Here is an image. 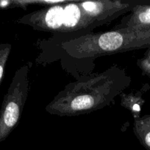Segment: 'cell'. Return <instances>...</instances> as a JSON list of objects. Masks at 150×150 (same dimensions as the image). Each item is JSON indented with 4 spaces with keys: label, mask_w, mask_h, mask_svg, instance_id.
Masks as SVG:
<instances>
[{
    "label": "cell",
    "mask_w": 150,
    "mask_h": 150,
    "mask_svg": "<svg viewBox=\"0 0 150 150\" xmlns=\"http://www.w3.org/2000/svg\"><path fill=\"white\" fill-rule=\"evenodd\" d=\"M122 23L121 28L150 29V5L140 4L135 6Z\"/></svg>",
    "instance_id": "obj_7"
},
{
    "label": "cell",
    "mask_w": 150,
    "mask_h": 150,
    "mask_svg": "<svg viewBox=\"0 0 150 150\" xmlns=\"http://www.w3.org/2000/svg\"><path fill=\"white\" fill-rule=\"evenodd\" d=\"M63 51L76 59L96 58L150 47V29L120 28L87 34L62 42Z\"/></svg>",
    "instance_id": "obj_2"
},
{
    "label": "cell",
    "mask_w": 150,
    "mask_h": 150,
    "mask_svg": "<svg viewBox=\"0 0 150 150\" xmlns=\"http://www.w3.org/2000/svg\"><path fill=\"white\" fill-rule=\"evenodd\" d=\"M79 4L91 29L109 23L126 12H131L138 5L132 1L108 0L79 1Z\"/></svg>",
    "instance_id": "obj_4"
},
{
    "label": "cell",
    "mask_w": 150,
    "mask_h": 150,
    "mask_svg": "<svg viewBox=\"0 0 150 150\" xmlns=\"http://www.w3.org/2000/svg\"><path fill=\"white\" fill-rule=\"evenodd\" d=\"M137 65L142 71V74L150 77V48L144 55V57L137 62Z\"/></svg>",
    "instance_id": "obj_11"
},
{
    "label": "cell",
    "mask_w": 150,
    "mask_h": 150,
    "mask_svg": "<svg viewBox=\"0 0 150 150\" xmlns=\"http://www.w3.org/2000/svg\"><path fill=\"white\" fill-rule=\"evenodd\" d=\"M130 83L131 78L123 69L112 66L69 83L46 105V111L59 117L88 114L110 105Z\"/></svg>",
    "instance_id": "obj_1"
},
{
    "label": "cell",
    "mask_w": 150,
    "mask_h": 150,
    "mask_svg": "<svg viewBox=\"0 0 150 150\" xmlns=\"http://www.w3.org/2000/svg\"><path fill=\"white\" fill-rule=\"evenodd\" d=\"M12 45L10 43L0 44V83L2 81L6 64L10 54Z\"/></svg>",
    "instance_id": "obj_10"
},
{
    "label": "cell",
    "mask_w": 150,
    "mask_h": 150,
    "mask_svg": "<svg viewBox=\"0 0 150 150\" xmlns=\"http://www.w3.org/2000/svg\"><path fill=\"white\" fill-rule=\"evenodd\" d=\"M149 89V86L146 84L144 85L141 91L135 94L131 93L126 95V94L123 93L121 95V105L132 113L134 119L140 117L141 108L144 103V100L142 98L143 93L146 92Z\"/></svg>",
    "instance_id": "obj_8"
},
{
    "label": "cell",
    "mask_w": 150,
    "mask_h": 150,
    "mask_svg": "<svg viewBox=\"0 0 150 150\" xmlns=\"http://www.w3.org/2000/svg\"><path fill=\"white\" fill-rule=\"evenodd\" d=\"M29 73L27 64L18 69L4 95L0 109V143L19 124L29 90Z\"/></svg>",
    "instance_id": "obj_3"
},
{
    "label": "cell",
    "mask_w": 150,
    "mask_h": 150,
    "mask_svg": "<svg viewBox=\"0 0 150 150\" xmlns=\"http://www.w3.org/2000/svg\"><path fill=\"white\" fill-rule=\"evenodd\" d=\"M133 131L141 145L150 150V114L134 119Z\"/></svg>",
    "instance_id": "obj_9"
},
{
    "label": "cell",
    "mask_w": 150,
    "mask_h": 150,
    "mask_svg": "<svg viewBox=\"0 0 150 150\" xmlns=\"http://www.w3.org/2000/svg\"><path fill=\"white\" fill-rule=\"evenodd\" d=\"M66 3L47 6L35 10L24 16L17 22L29 25L36 30L63 33V12Z\"/></svg>",
    "instance_id": "obj_5"
},
{
    "label": "cell",
    "mask_w": 150,
    "mask_h": 150,
    "mask_svg": "<svg viewBox=\"0 0 150 150\" xmlns=\"http://www.w3.org/2000/svg\"><path fill=\"white\" fill-rule=\"evenodd\" d=\"M89 24L84 16L79 1L65 4L63 12V33L90 30Z\"/></svg>",
    "instance_id": "obj_6"
}]
</instances>
